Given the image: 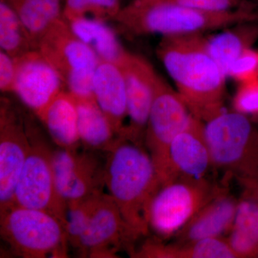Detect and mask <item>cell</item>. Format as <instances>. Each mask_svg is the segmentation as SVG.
I'll list each match as a JSON object with an SVG mask.
<instances>
[{"instance_id": "15", "label": "cell", "mask_w": 258, "mask_h": 258, "mask_svg": "<svg viewBox=\"0 0 258 258\" xmlns=\"http://www.w3.org/2000/svg\"><path fill=\"white\" fill-rule=\"evenodd\" d=\"M169 160L174 179H205L213 166L204 131V122L194 118L171 142Z\"/></svg>"}, {"instance_id": "3", "label": "cell", "mask_w": 258, "mask_h": 258, "mask_svg": "<svg viewBox=\"0 0 258 258\" xmlns=\"http://www.w3.org/2000/svg\"><path fill=\"white\" fill-rule=\"evenodd\" d=\"M257 20L256 12L210 13L166 2L144 5L129 3L114 19L131 35L159 34L163 37L198 35Z\"/></svg>"}, {"instance_id": "12", "label": "cell", "mask_w": 258, "mask_h": 258, "mask_svg": "<svg viewBox=\"0 0 258 258\" xmlns=\"http://www.w3.org/2000/svg\"><path fill=\"white\" fill-rule=\"evenodd\" d=\"M95 152L60 148L52 152L56 189L66 204L103 192L106 160Z\"/></svg>"}, {"instance_id": "1", "label": "cell", "mask_w": 258, "mask_h": 258, "mask_svg": "<svg viewBox=\"0 0 258 258\" xmlns=\"http://www.w3.org/2000/svg\"><path fill=\"white\" fill-rule=\"evenodd\" d=\"M157 55L195 118L205 123L225 111L227 76L203 34L162 37Z\"/></svg>"}, {"instance_id": "28", "label": "cell", "mask_w": 258, "mask_h": 258, "mask_svg": "<svg viewBox=\"0 0 258 258\" xmlns=\"http://www.w3.org/2000/svg\"><path fill=\"white\" fill-rule=\"evenodd\" d=\"M163 2L174 3L210 13H230L235 11L258 13L255 5L251 0H166Z\"/></svg>"}, {"instance_id": "25", "label": "cell", "mask_w": 258, "mask_h": 258, "mask_svg": "<svg viewBox=\"0 0 258 258\" xmlns=\"http://www.w3.org/2000/svg\"><path fill=\"white\" fill-rule=\"evenodd\" d=\"M0 47L14 59L34 50L23 23L5 0H0Z\"/></svg>"}, {"instance_id": "22", "label": "cell", "mask_w": 258, "mask_h": 258, "mask_svg": "<svg viewBox=\"0 0 258 258\" xmlns=\"http://www.w3.org/2000/svg\"><path fill=\"white\" fill-rule=\"evenodd\" d=\"M258 36L257 21L244 22L207 39L209 52L226 76L229 68Z\"/></svg>"}, {"instance_id": "16", "label": "cell", "mask_w": 258, "mask_h": 258, "mask_svg": "<svg viewBox=\"0 0 258 258\" xmlns=\"http://www.w3.org/2000/svg\"><path fill=\"white\" fill-rule=\"evenodd\" d=\"M93 96L109 120L115 137L121 136L127 118L124 76L118 64L100 61L93 81Z\"/></svg>"}, {"instance_id": "4", "label": "cell", "mask_w": 258, "mask_h": 258, "mask_svg": "<svg viewBox=\"0 0 258 258\" xmlns=\"http://www.w3.org/2000/svg\"><path fill=\"white\" fill-rule=\"evenodd\" d=\"M213 166L235 176L244 191H258V128L247 115L223 111L204 123Z\"/></svg>"}, {"instance_id": "23", "label": "cell", "mask_w": 258, "mask_h": 258, "mask_svg": "<svg viewBox=\"0 0 258 258\" xmlns=\"http://www.w3.org/2000/svg\"><path fill=\"white\" fill-rule=\"evenodd\" d=\"M18 15L34 50L47 30L62 18L63 0H5Z\"/></svg>"}, {"instance_id": "31", "label": "cell", "mask_w": 258, "mask_h": 258, "mask_svg": "<svg viewBox=\"0 0 258 258\" xmlns=\"http://www.w3.org/2000/svg\"><path fill=\"white\" fill-rule=\"evenodd\" d=\"M16 67L14 58L0 50V90L3 93H13Z\"/></svg>"}, {"instance_id": "20", "label": "cell", "mask_w": 258, "mask_h": 258, "mask_svg": "<svg viewBox=\"0 0 258 258\" xmlns=\"http://www.w3.org/2000/svg\"><path fill=\"white\" fill-rule=\"evenodd\" d=\"M74 97L77 109L81 143L90 150L107 152L117 138L109 120L94 97Z\"/></svg>"}, {"instance_id": "33", "label": "cell", "mask_w": 258, "mask_h": 258, "mask_svg": "<svg viewBox=\"0 0 258 258\" xmlns=\"http://www.w3.org/2000/svg\"><path fill=\"white\" fill-rule=\"evenodd\" d=\"M245 191V192H247L249 194H250V195H253L254 197H255L256 198L258 199V191H254V192H249V191Z\"/></svg>"}, {"instance_id": "2", "label": "cell", "mask_w": 258, "mask_h": 258, "mask_svg": "<svg viewBox=\"0 0 258 258\" xmlns=\"http://www.w3.org/2000/svg\"><path fill=\"white\" fill-rule=\"evenodd\" d=\"M145 146L115 139L106 157L105 182L108 195L125 221L141 235L149 232L151 203L161 182Z\"/></svg>"}, {"instance_id": "35", "label": "cell", "mask_w": 258, "mask_h": 258, "mask_svg": "<svg viewBox=\"0 0 258 258\" xmlns=\"http://www.w3.org/2000/svg\"><path fill=\"white\" fill-rule=\"evenodd\" d=\"M63 1H64H64H66V0H63Z\"/></svg>"}, {"instance_id": "10", "label": "cell", "mask_w": 258, "mask_h": 258, "mask_svg": "<svg viewBox=\"0 0 258 258\" xmlns=\"http://www.w3.org/2000/svg\"><path fill=\"white\" fill-rule=\"evenodd\" d=\"M141 236L125 221L111 197L103 193L72 247L84 257H116L120 249H125L131 255Z\"/></svg>"}, {"instance_id": "30", "label": "cell", "mask_w": 258, "mask_h": 258, "mask_svg": "<svg viewBox=\"0 0 258 258\" xmlns=\"http://www.w3.org/2000/svg\"><path fill=\"white\" fill-rule=\"evenodd\" d=\"M232 106L242 114L258 116V79L240 83Z\"/></svg>"}, {"instance_id": "32", "label": "cell", "mask_w": 258, "mask_h": 258, "mask_svg": "<svg viewBox=\"0 0 258 258\" xmlns=\"http://www.w3.org/2000/svg\"><path fill=\"white\" fill-rule=\"evenodd\" d=\"M166 1V0H133L131 4L134 5H144L152 4V3H159V2Z\"/></svg>"}, {"instance_id": "24", "label": "cell", "mask_w": 258, "mask_h": 258, "mask_svg": "<svg viewBox=\"0 0 258 258\" xmlns=\"http://www.w3.org/2000/svg\"><path fill=\"white\" fill-rule=\"evenodd\" d=\"M68 23L74 33L101 61L118 64L126 53L114 30L106 22L80 19Z\"/></svg>"}, {"instance_id": "34", "label": "cell", "mask_w": 258, "mask_h": 258, "mask_svg": "<svg viewBox=\"0 0 258 258\" xmlns=\"http://www.w3.org/2000/svg\"><path fill=\"white\" fill-rule=\"evenodd\" d=\"M251 1H252V3H253L255 5L256 8H257V10L258 12V0H251Z\"/></svg>"}, {"instance_id": "21", "label": "cell", "mask_w": 258, "mask_h": 258, "mask_svg": "<svg viewBox=\"0 0 258 258\" xmlns=\"http://www.w3.org/2000/svg\"><path fill=\"white\" fill-rule=\"evenodd\" d=\"M227 240L237 258H258V199L253 195L245 192L239 200Z\"/></svg>"}, {"instance_id": "18", "label": "cell", "mask_w": 258, "mask_h": 258, "mask_svg": "<svg viewBox=\"0 0 258 258\" xmlns=\"http://www.w3.org/2000/svg\"><path fill=\"white\" fill-rule=\"evenodd\" d=\"M36 116L57 147L67 150L79 149L81 143L77 109L74 97L69 91L59 93Z\"/></svg>"}, {"instance_id": "11", "label": "cell", "mask_w": 258, "mask_h": 258, "mask_svg": "<svg viewBox=\"0 0 258 258\" xmlns=\"http://www.w3.org/2000/svg\"><path fill=\"white\" fill-rule=\"evenodd\" d=\"M30 149L24 115L5 98L0 106V213L14 206L15 188Z\"/></svg>"}, {"instance_id": "14", "label": "cell", "mask_w": 258, "mask_h": 258, "mask_svg": "<svg viewBox=\"0 0 258 258\" xmlns=\"http://www.w3.org/2000/svg\"><path fill=\"white\" fill-rule=\"evenodd\" d=\"M16 78L13 93L35 115L64 91V83L38 50L14 59Z\"/></svg>"}, {"instance_id": "19", "label": "cell", "mask_w": 258, "mask_h": 258, "mask_svg": "<svg viewBox=\"0 0 258 258\" xmlns=\"http://www.w3.org/2000/svg\"><path fill=\"white\" fill-rule=\"evenodd\" d=\"M131 256L141 258H237L227 238L164 244L159 238L148 240Z\"/></svg>"}, {"instance_id": "26", "label": "cell", "mask_w": 258, "mask_h": 258, "mask_svg": "<svg viewBox=\"0 0 258 258\" xmlns=\"http://www.w3.org/2000/svg\"><path fill=\"white\" fill-rule=\"evenodd\" d=\"M122 0H66L62 16L67 22L86 19L114 20L121 10Z\"/></svg>"}, {"instance_id": "17", "label": "cell", "mask_w": 258, "mask_h": 258, "mask_svg": "<svg viewBox=\"0 0 258 258\" xmlns=\"http://www.w3.org/2000/svg\"><path fill=\"white\" fill-rule=\"evenodd\" d=\"M238 203L225 190L205 205L174 236L176 242L222 237L229 233L235 222Z\"/></svg>"}, {"instance_id": "29", "label": "cell", "mask_w": 258, "mask_h": 258, "mask_svg": "<svg viewBox=\"0 0 258 258\" xmlns=\"http://www.w3.org/2000/svg\"><path fill=\"white\" fill-rule=\"evenodd\" d=\"M227 77L239 83L258 79V51L251 47L244 50L229 68Z\"/></svg>"}, {"instance_id": "27", "label": "cell", "mask_w": 258, "mask_h": 258, "mask_svg": "<svg viewBox=\"0 0 258 258\" xmlns=\"http://www.w3.org/2000/svg\"><path fill=\"white\" fill-rule=\"evenodd\" d=\"M103 192L67 203L66 231L70 245L73 246L82 233L96 210Z\"/></svg>"}, {"instance_id": "5", "label": "cell", "mask_w": 258, "mask_h": 258, "mask_svg": "<svg viewBox=\"0 0 258 258\" xmlns=\"http://www.w3.org/2000/svg\"><path fill=\"white\" fill-rule=\"evenodd\" d=\"M0 232L20 257H67L69 242L66 227L46 212L14 205L0 213Z\"/></svg>"}, {"instance_id": "9", "label": "cell", "mask_w": 258, "mask_h": 258, "mask_svg": "<svg viewBox=\"0 0 258 258\" xmlns=\"http://www.w3.org/2000/svg\"><path fill=\"white\" fill-rule=\"evenodd\" d=\"M193 118L177 91L159 75L144 146L152 157L161 186L174 180L169 160L171 142L189 125Z\"/></svg>"}, {"instance_id": "8", "label": "cell", "mask_w": 258, "mask_h": 258, "mask_svg": "<svg viewBox=\"0 0 258 258\" xmlns=\"http://www.w3.org/2000/svg\"><path fill=\"white\" fill-rule=\"evenodd\" d=\"M208 178L178 177L159 188L151 203L149 229L157 236H175L205 205L225 191Z\"/></svg>"}, {"instance_id": "13", "label": "cell", "mask_w": 258, "mask_h": 258, "mask_svg": "<svg viewBox=\"0 0 258 258\" xmlns=\"http://www.w3.org/2000/svg\"><path fill=\"white\" fill-rule=\"evenodd\" d=\"M118 66L124 76L128 118V124L119 137L144 145L146 128L159 74L145 58L129 52Z\"/></svg>"}, {"instance_id": "7", "label": "cell", "mask_w": 258, "mask_h": 258, "mask_svg": "<svg viewBox=\"0 0 258 258\" xmlns=\"http://www.w3.org/2000/svg\"><path fill=\"white\" fill-rule=\"evenodd\" d=\"M37 50L58 73L71 94L94 97L93 76L101 60L74 33L63 16L42 37Z\"/></svg>"}, {"instance_id": "6", "label": "cell", "mask_w": 258, "mask_h": 258, "mask_svg": "<svg viewBox=\"0 0 258 258\" xmlns=\"http://www.w3.org/2000/svg\"><path fill=\"white\" fill-rule=\"evenodd\" d=\"M30 149L15 188L14 205L41 210L54 215L66 229L67 204L56 189L52 169L53 150L40 128L29 115H24Z\"/></svg>"}]
</instances>
